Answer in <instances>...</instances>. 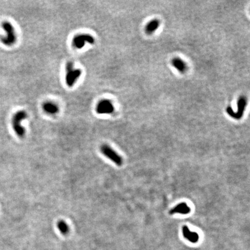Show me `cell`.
I'll return each mask as SVG.
<instances>
[{"instance_id": "obj_1", "label": "cell", "mask_w": 250, "mask_h": 250, "mask_svg": "<svg viewBox=\"0 0 250 250\" xmlns=\"http://www.w3.org/2000/svg\"><path fill=\"white\" fill-rule=\"evenodd\" d=\"M1 26L6 33V35L0 37L1 42L5 46L11 47L17 42V37L15 29L13 25L8 21H3Z\"/></svg>"}, {"instance_id": "obj_2", "label": "cell", "mask_w": 250, "mask_h": 250, "mask_svg": "<svg viewBox=\"0 0 250 250\" xmlns=\"http://www.w3.org/2000/svg\"><path fill=\"white\" fill-rule=\"evenodd\" d=\"M27 117V112L23 110L17 111L13 115L12 118V126L13 129L17 135L21 138H23L25 135L26 130L25 127L21 126V122Z\"/></svg>"}, {"instance_id": "obj_3", "label": "cell", "mask_w": 250, "mask_h": 250, "mask_svg": "<svg viewBox=\"0 0 250 250\" xmlns=\"http://www.w3.org/2000/svg\"><path fill=\"white\" fill-rule=\"evenodd\" d=\"M66 82L67 85L71 87L78 81L82 75V71L78 68H75L73 63L68 62L66 67Z\"/></svg>"}, {"instance_id": "obj_4", "label": "cell", "mask_w": 250, "mask_h": 250, "mask_svg": "<svg viewBox=\"0 0 250 250\" xmlns=\"http://www.w3.org/2000/svg\"><path fill=\"white\" fill-rule=\"evenodd\" d=\"M100 151L104 156L112 161L117 166H120L123 164V159L122 157L107 144H103L100 147Z\"/></svg>"}, {"instance_id": "obj_5", "label": "cell", "mask_w": 250, "mask_h": 250, "mask_svg": "<svg viewBox=\"0 0 250 250\" xmlns=\"http://www.w3.org/2000/svg\"><path fill=\"white\" fill-rule=\"evenodd\" d=\"M86 43L89 44H94V38L89 34H79L73 38L72 44L74 48L81 49L84 47Z\"/></svg>"}, {"instance_id": "obj_6", "label": "cell", "mask_w": 250, "mask_h": 250, "mask_svg": "<svg viewBox=\"0 0 250 250\" xmlns=\"http://www.w3.org/2000/svg\"><path fill=\"white\" fill-rule=\"evenodd\" d=\"M96 111L98 114H110L114 111V107L110 100L104 99L97 104Z\"/></svg>"}, {"instance_id": "obj_7", "label": "cell", "mask_w": 250, "mask_h": 250, "mask_svg": "<svg viewBox=\"0 0 250 250\" xmlns=\"http://www.w3.org/2000/svg\"><path fill=\"white\" fill-rule=\"evenodd\" d=\"M246 104V99L243 97H242V98L239 99V100L238 101V111L237 112H234L230 107H228L226 109V111L228 113V114L232 118L236 119H240L242 118V115L243 114V112L244 111Z\"/></svg>"}, {"instance_id": "obj_8", "label": "cell", "mask_w": 250, "mask_h": 250, "mask_svg": "<svg viewBox=\"0 0 250 250\" xmlns=\"http://www.w3.org/2000/svg\"><path fill=\"white\" fill-rule=\"evenodd\" d=\"M191 208L188 206L186 203L185 202H182L170 210L169 211V214L170 215H173L175 214H181L185 215V214H188L191 212Z\"/></svg>"}, {"instance_id": "obj_9", "label": "cell", "mask_w": 250, "mask_h": 250, "mask_svg": "<svg viewBox=\"0 0 250 250\" xmlns=\"http://www.w3.org/2000/svg\"><path fill=\"white\" fill-rule=\"evenodd\" d=\"M43 110L45 112L50 115H54L59 111V108L56 103L51 101L45 102L43 104Z\"/></svg>"}, {"instance_id": "obj_10", "label": "cell", "mask_w": 250, "mask_h": 250, "mask_svg": "<svg viewBox=\"0 0 250 250\" xmlns=\"http://www.w3.org/2000/svg\"><path fill=\"white\" fill-rule=\"evenodd\" d=\"M172 65L180 73H184L186 70V66L181 59L179 58H174L172 60Z\"/></svg>"}, {"instance_id": "obj_11", "label": "cell", "mask_w": 250, "mask_h": 250, "mask_svg": "<svg viewBox=\"0 0 250 250\" xmlns=\"http://www.w3.org/2000/svg\"><path fill=\"white\" fill-rule=\"evenodd\" d=\"M183 234L185 238H188L191 242H196L198 240V235L197 234L194 232H192L189 230L188 228L186 226H183Z\"/></svg>"}, {"instance_id": "obj_12", "label": "cell", "mask_w": 250, "mask_h": 250, "mask_svg": "<svg viewBox=\"0 0 250 250\" xmlns=\"http://www.w3.org/2000/svg\"><path fill=\"white\" fill-rule=\"evenodd\" d=\"M159 26V21L158 20H153L151 21L149 23H148L146 26L145 30L148 34H151L153 33L156 30L158 29Z\"/></svg>"}, {"instance_id": "obj_13", "label": "cell", "mask_w": 250, "mask_h": 250, "mask_svg": "<svg viewBox=\"0 0 250 250\" xmlns=\"http://www.w3.org/2000/svg\"><path fill=\"white\" fill-rule=\"evenodd\" d=\"M58 229L63 234L66 235L69 232V226L66 222L63 220L59 221L57 224Z\"/></svg>"}]
</instances>
